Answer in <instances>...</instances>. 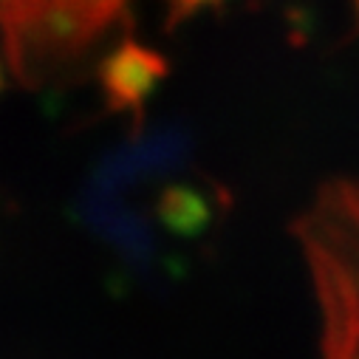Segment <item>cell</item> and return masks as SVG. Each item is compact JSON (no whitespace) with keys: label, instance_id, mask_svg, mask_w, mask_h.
I'll use <instances>...</instances> for the list:
<instances>
[{"label":"cell","instance_id":"1","mask_svg":"<svg viewBox=\"0 0 359 359\" xmlns=\"http://www.w3.org/2000/svg\"><path fill=\"white\" fill-rule=\"evenodd\" d=\"M229 212V193L201 172L178 130L136 136L111 156L85 196V218L125 260L172 266L207 243Z\"/></svg>","mask_w":359,"mask_h":359},{"label":"cell","instance_id":"2","mask_svg":"<svg viewBox=\"0 0 359 359\" xmlns=\"http://www.w3.org/2000/svg\"><path fill=\"white\" fill-rule=\"evenodd\" d=\"M292 232L317 303V359H359V182H325Z\"/></svg>","mask_w":359,"mask_h":359},{"label":"cell","instance_id":"3","mask_svg":"<svg viewBox=\"0 0 359 359\" xmlns=\"http://www.w3.org/2000/svg\"><path fill=\"white\" fill-rule=\"evenodd\" d=\"M122 6L125 0H0V60L20 85L62 82Z\"/></svg>","mask_w":359,"mask_h":359},{"label":"cell","instance_id":"4","mask_svg":"<svg viewBox=\"0 0 359 359\" xmlns=\"http://www.w3.org/2000/svg\"><path fill=\"white\" fill-rule=\"evenodd\" d=\"M164 76H167L164 57L133 40L122 43L100 68V85L108 111L133 114L136 122H142V108Z\"/></svg>","mask_w":359,"mask_h":359},{"label":"cell","instance_id":"5","mask_svg":"<svg viewBox=\"0 0 359 359\" xmlns=\"http://www.w3.org/2000/svg\"><path fill=\"white\" fill-rule=\"evenodd\" d=\"M201 4H207V0H175V6H178V15H187V12L198 9Z\"/></svg>","mask_w":359,"mask_h":359},{"label":"cell","instance_id":"6","mask_svg":"<svg viewBox=\"0 0 359 359\" xmlns=\"http://www.w3.org/2000/svg\"><path fill=\"white\" fill-rule=\"evenodd\" d=\"M4 68H6V65H4V60H0V79H4Z\"/></svg>","mask_w":359,"mask_h":359},{"label":"cell","instance_id":"7","mask_svg":"<svg viewBox=\"0 0 359 359\" xmlns=\"http://www.w3.org/2000/svg\"><path fill=\"white\" fill-rule=\"evenodd\" d=\"M356 6H359V0H356Z\"/></svg>","mask_w":359,"mask_h":359}]
</instances>
